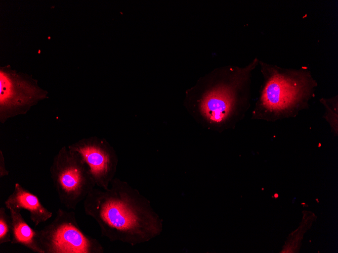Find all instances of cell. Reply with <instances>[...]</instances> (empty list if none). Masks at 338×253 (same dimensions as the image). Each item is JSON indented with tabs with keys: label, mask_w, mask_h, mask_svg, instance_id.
Returning a JSON list of instances; mask_svg holds the SVG:
<instances>
[{
	"label": "cell",
	"mask_w": 338,
	"mask_h": 253,
	"mask_svg": "<svg viewBox=\"0 0 338 253\" xmlns=\"http://www.w3.org/2000/svg\"><path fill=\"white\" fill-rule=\"evenodd\" d=\"M85 214L98 223L101 235L131 246L158 235L161 222L150 202L128 182L114 178L108 189L94 188L83 201Z\"/></svg>",
	"instance_id": "obj_1"
},
{
	"label": "cell",
	"mask_w": 338,
	"mask_h": 253,
	"mask_svg": "<svg viewBox=\"0 0 338 253\" xmlns=\"http://www.w3.org/2000/svg\"><path fill=\"white\" fill-rule=\"evenodd\" d=\"M259 60L221 66L200 77L186 92V106L196 121L218 132L234 129L250 107L252 73Z\"/></svg>",
	"instance_id": "obj_2"
},
{
	"label": "cell",
	"mask_w": 338,
	"mask_h": 253,
	"mask_svg": "<svg viewBox=\"0 0 338 253\" xmlns=\"http://www.w3.org/2000/svg\"><path fill=\"white\" fill-rule=\"evenodd\" d=\"M263 77L251 119L275 122L294 118L309 107L317 81L307 67L285 68L259 60Z\"/></svg>",
	"instance_id": "obj_3"
},
{
	"label": "cell",
	"mask_w": 338,
	"mask_h": 253,
	"mask_svg": "<svg viewBox=\"0 0 338 253\" xmlns=\"http://www.w3.org/2000/svg\"><path fill=\"white\" fill-rule=\"evenodd\" d=\"M50 172L59 201L68 210H75L96 186L81 157L66 146L54 156Z\"/></svg>",
	"instance_id": "obj_4"
},
{
	"label": "cell",
	"mask_w": 338,
	"mask_h": 253,
	"mask_svg": "<svg viewBox=\"0 0 338 253\" xmlns=\"http://www.w3.org/2000/svg\"><path fill=\"white\" fill-rule=\"evenodd\" d=\"M39 244L45 253H103L104 248L96 238L86 234L77 223L75 213L59 208L48 225L37 230Z\"/></svg>",
	"instance_id": "obj_5"
},
{
	"label": "cell",
	"mask_w": 338,
	"mask_h": 253,
	"mask_svg": "<svg viewBox=\"0 0 338 253\" xmlns=\"http://www.w3.org/2000/svg\"><path fill=\"white\" fill-rule=\"evenodd\" d=\"M48 97L32 76L17 72L10 67L0 69V122L26 114L39 102Z\"/></svg>",
	"instance_id": "obj_6"
},
{
	"label": "cell",
	"mask_w": 338,
	"mask_h": 253,
	"mask_svg": "<svg viewBox=\"0 0 338 253\" xmlns=\"http://www.w3.org/2000/svg\"><path fill=\"white\" fill-rule=\"evenodd\" d=\"M87 165L96 186L106 190L114 178L118 158L113 147L103 138L94 136L83 138L69 145Z\"/></svg>",
	"instance_id": "obj_7"
},
{
	"label": "cell",
	"mask_w": 338,
	"mask_h": 253,
	"mask_svg": "<svg viewBox=\"0 0 338 253\" xmlns=\"http://www.w3.org/2000/svg\"><path fill=\"white\" fill-rule=\"evenodd\" d=\"M8 209L25 210L29 213L30 218L35 226L50 219L53 213L41 203L38 197L21 184H15L13 192L5 201Z\"/></svg>",
	"instance_id": "obj_8"
},
{
	"label": "cell",
	"mask_w": 338,
	"mask_h": 253,
	"mask_svg": "<svg viewBox=\"0 0 338 253\" xmlns=\"http://www.w3.org/2000/svg\"><path fill=\"white\" fill-rule=\"evenodd\" d=\"M9 210L12 225L11 244L22 245L34 252L45 253L38 241L37 230L32 229L26 222L21 210Z\"/></svg>",
	"instance_id": "obj_9"
},
{
	"label": "cell",
	"mask_w": 338,
	"mask_h": 253,
	"mask_svg": "<svg viewBox=\"0 0 338 253\" xmlns=\"http://www.w3.org/2000/svg\"><path fill=\"white\" fill-rule=\"evenodd\" d=\"M320 103L324 107L325 112L323 118L328 123L331 132L335 136L338 135V95L330 98L322 97Z\"/></svg>",
	"instance_id": "obj_10"
},
{
	"label": "cell",
	"mask_w": 338,
	"mask_h": 253,
	"mask_svg": "<svg viewBox=\"0 0 338 253\" xmlns=\"http://www.w3.org/2000/svg\"><path fill=\"white\" fill-rule=\"evenodd\" d=\"M12 225L11 216L6 214L4 207L0 208V244L11 242Z\"/></svg>",
	"instance_id": "obj_11"
},
{
	"label": "cell",
	"mask_w": 338,
	"mask_h": 253,
	"mask_svg": "<svg viewBox=\"0 0 338 253\" xmlns=\"http://www.w3.org/2000/svg\"><path fill=\"white\" fill-rule=\"evenodd\" d=\"M9 172L7 169L5 165V158L3 153L0 150V178H3L9 175Z\"/></svg>",
	"instance_id": "obj_12"
}]
</instances>
